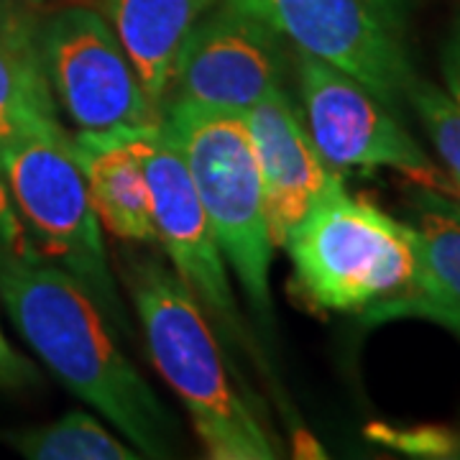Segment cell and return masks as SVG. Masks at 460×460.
Masks as SVG:
<instances>
[{
  "mask_svg": "<svg viewBox=\"0 0 460 460\" xmlns=\"http://www.w3.org/2000/svg\"><path fill=\"white\" fill-rule=\"evenodd\" d=\"M0 299L44 366L138 456L174 453V417L115 343L111 320L80 281L47 259L8 263L0 266Z\"/></svg>",
  "mask_w": 460,
  "mask_h": 460,
  "instance_id": "6da1fadb",
  "label": "cell"
},
{
  "mask_svg": "<svg viewBox=\"0 0 460 460\" xmlns=\"http://www.w3.org/2000/svg\"><path fill=\"white\" fill-rule=\"evenodd\" d=\"M136 314L148 356L190 411L213 460L279 458V445L228 376L223 345L198 296L159 261L136 263L131 274Z\"/></svg>",
  "mask_w": 460,
  "mask_h": 460,
  "instance_id": "7a4b0ae2",
  "label": "cell"
},
{
  "mask_svg": "<svg viewBox=\"0 0 460 460\" xmlns=\"http://www.w3.org/2000/svg\"><path fill=\"white\" fill-rule=\"evenodd\" d=\"M164 128L180 148L210 220L223 259L261 325H271L274 238L263 199L261 169L246 113L169 102Z\"/></svg>",
  "mask_w": 460,
  "mask_h": 460,
  "instance_id": "3957f363",
  "label": "cell"
},
{
  "mask_svg": "<svg viewBox=\"0 0 460 460\" xmlns=\"http://www.w3.org/2000/svg\"><path fill=\"white\" fill-rule=\"evenodd\" d=\"M0 177L41 259L80 281L126 332L128 314L111 274L102 226L62 120L0 138Z\"/></svg>",
  "mask_w": 460,
  "mask_h": 460,
  "instance_id": "277c9868",
  "label": "cell"
},
{
  "mask_svg": "<svg viewBox=\"0 0 460 460\" xmlns=\"http://www.w3.org/2000/svg\"><path fill=\"white\" fill-rule=\"evenodd\" d=\"M299 292L330 313H371L411 284L410 226L348 195L341 177L287 238Z\"/></svg>",
  "mask_w": 460,
  "mask_h": 460,
  "instance_id": "5b68a950",
  "label": "cell"
},
{
  "mask_svg": "<svg viewBox=\"0 0 460 460\" xmlns=\"http://www.w3.org/2000/svg\"><path fill=\"white\" fill-rule=\"evenodd\" d=\"M39 54L54 102L77 131L102 133L162 123L108 18L90 8H65L41 31Z\"/></svg>",
  "mask_w": 460,
  "mask_h": 460,
  "instance_id": "8992f818",
  "label": "cell"
},
{
  "mask_svg": "<svg viewBox=\"0 0 460 460\" xmlns=\"http://www.w3.org/2000/svg\"><path fill=\"white\" fill-rule=\"evenodd\" d=\"M296 83L305 123L332 169H394L429 192L456 195L450 177L432 164L384 102L335 66L296 51Z\"/></svg>",
  "mask_w": 460,
  "mask_h": 460,
  "instance_id": "52a82bcc",
  "label": "cell"
},
{
  "mask_svg": "<svg viewBox=\"0 0 460 460\" xmlns=\"http://www.w3.org/2000/svg\"><path fill=\"white\" fill-rule=\"evenodd\" d=\"M259 18L296 51L353 77L392 113H402L417 80L410 57L366 0H223Z\"/></svg>",
  "mask_w": 460,
  "mask_h": 460,
  "instance_id": "ba28073f",
  "label": "cell"
},
{
  "mask_svg": "<svg viewBox=\"0 0 460 460\" xmlns=\"http://www.w3.org/2000/svg\"><path fill=\"white\" fill-rule=\"evenodd\" d=\"M128 133L146 169L156 241L164 246L174 274L198 296L205 314L213 317L215 332L226 343L246 345V325L230 287L228 263L164 120Z\"/></svg>",
  "mask_w": 460,
  "mask_h": 460,
  "instance_id": "9c48e42d",
  "label": "cell"
},
{
  "mask_svg": "<svg viewBox=\"0 0 460 460\" xmlns=\"http://www.w3.org/2000/svg\"><path fill=\"white\" fill-rule=\"evenodd\" d=\"M281 72L279 36L259 18L223 3L184 41L166 105L190 102L246 113L281 87Z\"/></svg>",
  "mask_w": 460,
  "mask_h": 460,
  "instance_id": "30bf717a",
  "label": "cell"
},
{
  "mask_svg": "<svg viewBox=\"0 0 460 460\" xmlns=\"http://www.w3.org/2000/svg\"><path fill=\"white\" fill-rule=\"evenodd\" d=\"M246 118L261 169L269 228L274 246L281 248L338 174L320 156L284 87L259 100Z\"/></svg>",
  "mask_w": 460,
  "mask_h": 460,
  "instance_id": "8fae6325",
  "label": "cell"
},
{
  "mask_svg": "<svg viewBox=\"0 0 460 460\" xmlns=\"http://www.w3.org/2000/svg\"><path fill=\"white\" fill-rule=\"evenodd\" d=\"M414 251L411 284L392 302L366 313L368 323L392 317H428L460 338V217L438 192L425 195V210L410 226Z\"/></svg>",
  "mask_w": 460,
  "mask_h": 460,
  "instance_id": "7c38bea8",
  "label": "cell"
},
{
  "mask_svg": "<svg viewBox=\"0 0 460 460\" xmlns=\"http://www.w3.org/2000/svg\"><path fill=\"white\" fill-rule=\"evenodd\" d=\"M131 128L72 136L100 226L120 241H156L146 169L131 144Z\"/></svg>",
  "mask_w": 460,
  "mask_h": 460,
  "instance_id": "4fadbf2b",
  "label": "cell"
},
{
  "mask_svg": "<svg viewBox=\"0 0 460 460\" xmlns=\"http://www.w3.org/2000/svg\"><path fill=\"white\" fill-rule=\"evenodd\" d=\"M217 0H105V16L128 54L148 100H169L181 47Z\"/></svg>",
  "mask_w": 460,
  "mask_h": 460,
  "instance_id": "5bb4252c",
  "label": "cell"
},
{
  "mask_svg": "<svg viewBox=\"0 0 460 460\" xmlns=\"http://www.w3.org/2000/svg\"><path fill=\"white\" fill-rule=\"evenodd\" d=\"M59 120L39 44L0 26V138Z\"/></svg>",
  "mask_w": 460,
  "mask_h": 460,
  "instance_id": "9a60e30c",
  "label": "cell"
},
{
  "mask_svg": "<svg viewBox=\"0 0 460 460\" xmlns=\"http://www.w3.org/2000/svg\"><path fill=\"white\" fill-rule=\"evenodd\" d=\"M16 450L36 460H133L138 453L131 443L95 420L90 411H66L57 422L26 429L11 438Z\"/></svg>",
  "mask_w": 460,
  "mask_h": 460,
  "instance_id": "2e32d148",
  "label": "cell"
},
{
  "mask_svg": "<svg viewBox=\"0 0 460 460\" xmlns=\"http://www.w3.org/2000/svg\"><path fill=\"white\" fill-rule=\"evenodd\" d=\"M407 102L422 120L429 141L435 144L443 164L450 172L456 195L460 198V105L445 90L420 77L410 84Z\"/></svg>",
  "mask_w": 460,
  "mask_h": 460,
  "instance_id": "e0dca14e",
  "label": "cell"
},
{
  "mask_svg": "<svg viewBox=\"0 0 460 460\" xmlns=\"http://www.w3.org/2000/svg\"><path fill=\"white\" fill-rule=\"evenodd\" d=\"M366 435L376 443L402 450L414 458H456L460 456V440L456 432L445 428H389L368 425Z\"/></svg>",
  "mask_w": 460,
  "mask_h": 460,
  "instance_id": "ac0fdd59",
  "label": "cell"
},
{
  "mask_svg": "<svg viewBox=\"0 0 460 460\" xmlns=\"http://www.w3.org/2000/svg\"><path fill=\"white\" fill-rule=\"evenodd\" d=\"M31 259H41V253L33 246L31 235L13 205V198L0 177V266Z\"/></svg>",
  "mask_w": 460,
  "mask_h": 460,
  "instance_id": "d6986e66",
  "label": "cell"
},
{
  "mask_svg": "<svg viewBox=\"0 0 460 460\" xmlns=\"http://www.w3.org/2000/svg\"><path fill=\"white\" fill-rule=\"evenodd\" d=\"M36 378L33 366L26 358H21L16 350L8 345V341L0 332V384L5 386H23Z\"/></svg>",
  "mask_w": 460,
  "mask_h": 460,
  "instance_id": "ffe728a7",
  "label": "cell"
},
{
  "mask_svg": "<svg viewBox=\"0 0 460 460\" xmlns=\"http://www.w3.org/2000/svg\"><path fill=\"white\" fill-rule=\"evenodd\" d=\"M443 77L445 93L460 105V18L453 23L443 47Z\"/></svg>",
  "mask_w": 460,
  "mask_h": 460,
  "instance_id": "44dd1931",
  "label": "cell"
},
{
  "mask_svg": "<svg viewBox=\"0 0 460 460\" xmlns=\"http://www.w3.org/2000/svg\"><path fill=\"white\" fill-rule=\"evenodd\" d=\"M366 3L376 11L378 18H381L392 31L402 36V31L407 29V21H410L414 0H366Z\"/></svg>",
  "mask_w": 460,
  "mask_h": 460,
  "instance_id": "7402d4cb",
  "label": "cell"
}]
</instances>
